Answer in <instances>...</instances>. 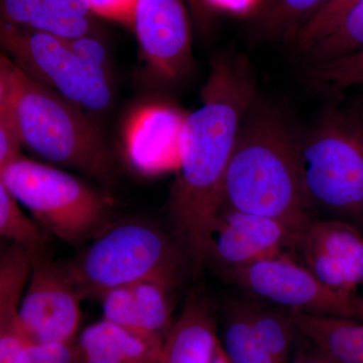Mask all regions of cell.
I'll return each mask as SVG.
<instances>
[{
	"label": "cell",
	"instance_id": "obj_1",
	"mask_svg": "<svg viewBox=\"0 0 363 363\" xmlns=\"http://www.w3.org/2000/svg\"><path fill=\"white\" fill-rule=\"evenodd\" d=\"M257 99V80L247 59L218 55L203 86L200 106L184 121L169 214L173 236L195 271L205 266L207 233L222 206L227 168Z\"/></svg>",
	"mask_w": 363,
	"mask_h": 363
},
{
	"label": "cell",
	"instance_id": "obj_2",
	"mask_svg": "<svg viewBox=\"0 0 363 363\" xmlns=\"http://www.w3.org/2000/svg\"><path fill=\"white\" fill-rule=\"evenodd\" d=\"M300 138L278 107L255 100L227 168L222 206L281 222L296 236L313 219L301 179Z\"/></svg>",
	"mask_w": 363,
	"mask_h": 363
},
{
	"label": "cell",
	"instance_id": "obj_3",
	"mask_svg": "<svg viewBox=\"0 0 363 363\" xmlns=\"http://www.w3.org/2000/svg\"><path fill=\"white\" fill-rule=\"evenodd\" d=\"M0 104L13 114L23 145L43 159L98 179H109L111 152L84 109L26 75L2 52Z\"/></svg>",
	"mask_w": 363,
	"mask_h": 363
},
{
	"label": "cell",
	"instance_id": "obj_4",
	"mask_svg": "<svg viewBox=\"0 0 363 363\" xmlns=\"http://www.w3.org/2000/svg\"><path fill=\"white\" fill-rule=\"evenodd\" d=\"M301 179L312 218L363 227V111L332 104L301 133Z\"/></svg>",
	"mask_w": 363,
	"mask_h": 363
},
{
	"label": "cell",
	"instance_id": "obj_5",
	"mask_svg": "<svg viewBox=\"0 0 363 363\" xmlns=\"http://www.w3.org/2000/svg\"><path fill=\"white\" fill-rule=\"evenodd\" d=\"M64 266L83 300H100L114 289L140 281L175 290L192 267L173 235L143 220L111 223Z\"/></svg>",
	"mask_w": 363,
	"mask_h": 363
},
{
	"label": "cell",
	"instance_id": "obj_6",
	"mask_svg": "<svg viewBox=\"0 0 363 363\" xmlns=\"http://www.w3.org/2000/svg\"><path fill=\"white\" fill-rule=\"evenodd\" d=\"M0 183L48 233L74 247L112 223L108 198L49 164L23 157L0 171Z\"/></svg>",
	"mask_w": 363,
	"mask_h": 363
},
{
	"label": "cell",
	"instance_id": "obj_7",
	"mask_svg": "<svg viewBox=\"0 0 363 363\" xmlns=\"http://www.w3.org/2000/svg\"><path fill=\"white\" fill-rule=\"evenodd\" d=\"M4 54L26 75L84 111H106L113 100L108 73L90 65L66 39L1 21Z\"/></svg>",
	"mask_w": 363,
	"mask_h": 363
},
{
	"label": "cell",
	"instance_id": "obj_8",
	"mask_svg": "<svg viewBox=\"0 0 363 363\" xmlns=\"http://www.w3.org/2000/svg\"><path fill=\"white\" fill-rule=\"evenodd\" d=\"M231 279L262 304L312 316L363 321V296L332 290L291 255L257 262Z\"/></svg>",
	"mask_w": 363,
	"mask_h": 363
},
{
	"label": "cell",
	"instance_id": "obj_9",
	"mask_svg": "<svg viewBox=\"0 0 363 363\" xmlns=\"http://www.w3.org/2000/svg\"><path fill=\"white\" fill-rule=\"evenodd\" d=\"M30 255L32 272L21 306L23 330L33 345L74 342L82 296L64 262H55L47 250Z\"/></svg>",
	"mask_w": 363,
	"mask_h": 363
},
{
	"label": "cell",
	"instance_id": "obj_10",
	"mask_svg": "<svg viewBox=\"0 0 363 363\" xmlns=\"http://www.w3.org/2000/svg\"><path fill=\"white\" fill-rule=\"evenodd\" d=\"M294 240L295 233L281 222L221 206L207 233L205 264L231 279L257 262L292 255Z\"/></svg>",
	"mask_w": 363,
	"mask_h": 363
},
{
	"label": "cell",
	"instance_id": "obj_11",
	"mask_svg": "<svg viewBox=\"0 0 363 363\" xmlns=\"http://www.w3.org/2000/svg\"><path fill=\"white\" fill-rule=\"evenodd\" d=\"M192 16L186 0H138L133 28L150 73L176 83L193 66Z\"/></svg>",
	"mask_w": 363,
	"mask_h": 363
},
{
	"label": "cell",
	"instance_id": "obj_12",
	"mask_svg": "<svg viewBox=\"0 0 363 363\" xmlns=\"http://www.w3.org/2000/svg\"><path fill=\"white\" fill-rule=\"evenodd\" d=\"M324 285L357 294L363 286V233L339 219L314 218L296 234L292 257Z\"/></svg>",
	"mask_w": 363,
	"mask_h": 363
},
{
	"label": "cell",
	"instance_id": "obj_13",
	"mask_svg": "<svg viewBox=\"0 0 363 363\" xmlns=\"http://www.w3.org/2000/svg\"><path fill=\"white\" fill-rule=\"evenodd\" d=\"M187 114L164 104L138 107L124 126V152L140 173L159 175L178 169L182 128Z\"/></svg>",
	"mask_w": 363,
	"mask_h": 363
},
{
	"label": "cell",
	"instance_id": "obj_14",
	"mask_svg": "<svg viewBox=\"0 0 363 363\" xmlns=\"http://www.w3.org/2000/svg\"><path fill=\"white\" fill-rule=\"evenodd\" d=\"M174 289L140 281L114 289L100 298L104 319L143 335L164 340L173 326Z\"/></svg>",
	"mask_w": 363,
	"mask_h": 363
},
{
	"label": "cell",
	"instance_id": "obj_15",
	"mask_svg": "<svg viewBox=\"0 0 363 363\" xmlns=\"http://www.w3.org/2000/svg\"><path fill=\"white\" fill-rule=\"evenodd\" d=\"M220 350L213 305L193 291L164 338L157 363H215Z\"/></svg>",
	"mask_w": 363,
	"mask_h": 363
},
{
	"label": "cell",
	"instance_id": "obj_16",
	"mask_svg": "<svg viewBox=\"0 0 363 363\" xmlns=\"http://www.w3.org/2000/svg\"><path fill=\"white\" fill-rule=\"evenodd\" d=\"M164 340L102 318L75 340L77 363H157Z\"/></svg>",
	"mask_w": 363,
	"mask_h": 363
},
{
	"label": "cell",
	"instance_id": "obj_17",
	"mask_svg": "<svg viewBox=\"0 0 363 363\" xmlns=\"http://www.w3.org/2000/svg\"><path fill=\"white\" fill-rule=\"evenodd\" d=\"M303 338L336 363H363V321L291 312Z\"/></svg>",
	"mask_w": 363,
	"mask_h": 363
},
{
	"label": "cell",
	"instance_id": "obj_18",
	"mask_svg": "<svg viewBox=\"0 0 363 363\" xmlns=\"http://www.w3.org/2000/svg\"><path fill=\"white\" fill-rule=\"evenodd\" d=\"M329 0H259L253 33L259 40L290 43Z\"/></svg>",
	"mask_w": 363,
	"mask_h": 363
},
{
	"label": "cell",
	"instance_id": "obj_19",
	"mask_svg": "<svg viewBox=\"0 0 363 363\" xmlns=\"http://www.w3.org/2000/svg\"><path fill=\"white\" fill-rule=\"evenodd\" d=\"M1 21L63 39L93 35L89 18L55 13L43 0H0Z\"/></svg>",
	"mask_w": 363,
	"mask_h": 363
},
{
	"label": "cell",
	"instance_id": "obj_20",
	"mask_svg": "<svg viewBox=\"0 0 363 363\" xmlns=\"http://www.w3.org/2000/svg\"><path fill=\"white\" fill-rule=\"evenodd\" d=\"M245 312L255 336L277 363H289L302 339L292 314L278 308L245 303Z\"/></svg>",
	"mask_w": 363,
	"mask_h": 363
},
{
	"label": "cell",
	"instance_id": "obj_21",
	"mask_svg": "<svg viewBox=\"0 0 363 363\" xmlns=\"http://www.w3.org/2000/svg\"><path fill=\"white\" fill-rule=\"evenodd\" d=\"M363 51V0L354 4L330 33L305 54L308 68L324 65Z\"/></svg>",
	"mask_w": 363,
	"mask_h": 363
},
{
	"label": "cell",
	"instance_id": "obj_22",
	"mask_svg": "<svg viewBox=\"0 0 363 363\" xmlns=\"http://www.w3.org/2000/svg\"><path fill=\"white\" fill-rule=\"evenodd\" d=\"M220 341L229 363H277L255 336L245 303L227 308Z\"/></svg>",
	"mask_w": 363,
	"mask_h": 363
},
{
	"label": "cell",
	"instance_id": "obj_23",
	"mask_svg": "<svg viewBox=\"0 0 363 363\" xmlns=\"http://www.w3.org/2000/svg\"><path fill=\"white\" fill-rule=\"evenodd\" d=\"M47 231L30 219L4 184L0 183V235L30 252L45 250Z\"/></svg>",
	"mask_w": 363,
	"mask_h": 363
},
{
	"label": "cell",
	"instance_id": "obj_24",
	"mask_svg": "<svg viewBox=\"0 0 363 363\" xmlns=\"http://www.w3.org/2000/svg\"><path fill=\"white\" fill-rule=\"evenodd\" d=\"M306 77L313 89L319 92L336 93L363 85V51L331 63L308 68Z\"/></svg>",
	"mask_w": 363,
	"mask_h": 363
},
{
	"label": "cell",
	"instance_id": "obj_25",
	"mask_svg": "<svg viewBox=\"0 0 363 363\" xmlns=\"http://www.w3.org/2000/svg\"><path fill=\"white\" fill-rule=\"evenodd\" d=\"M362 0H329L293 38L290 44L302 56L313 45L333 30L344 14Z\"/></svg>",
	"mask_w": 363,
	"mask_h": 363
},
{
	"label": "cell",
	"instance_id": "obj_26",
	"mask_svg": "<svg viewBox=\"0 0 363 363\" xmlns=\"http://www.w3.org/2000/svg\"><path fill=\"white\" fill-rule=\"evenodd\" d=\"M20 133L11 112L0 104V171L23 157Z\"/></svg>",
	"mask_w": 363,
	"mask_h": 363
},
{
	"label": "cell",
	"instance_id": "obj_27",
	"mask_svg": "<svg viewBox=\"0 0 363 363\" xmlns=\"http://www.w3.org/2000/svg\"><path fill=\"white\" fill-rule=\"evenodd\" d=\"M21 363H77L75 341L71 343L30 345Z\"/></svg>",
	"mask_w": 363,
	"mask_h": 363
},
{
	"label": "cell",
	"instance_id": "obj_28",
	"mask_svg": "<svg viewBox=\"0 0 363 363\" xmlns=\"http://www.w3.org/2000/svg\"><path fill=\"white\" fill-rule=\"evenodd\" d=\"M72 51L78 57L84 60L90 65L108 73V55L101 40L93 37V35H81L74 39H66Z\"/></svg>",
	"mask_w": 363,
	"mask_h": 363
},
{
	"label": "cell",
	"instance_id": "obj_29",
	"mask_svg": "<svg viewBox=\"0 0 363 363\" xmlns=\"http://www.w3.org/2000/svg\"><path fill=\"white\" fill-rule=\"evenodd\" d=\"M138 0H87L91 13L108 20L133 26Z\"/></svg>",
	"mask_w": 363,
	"mask_h": 363
},
{
	"label": "cell",
	"instance_id": "obj_30",
	"mask_svg": "<svg viewBox=\"0 0 363 363\" xmlns=\"http://www.w3.org/2000/svg\"><path fill=\"white\" fill-rule=\"evenodd\" d=\"M186 2L196 28L206 35L213 21V6L209 0H186Z\"/></svg>",
	"mask_w": 363,
	"mask_h": 363
},
{
	"label": "cell",
	"instance_id": "obj_31",
	"mask_svg": "<svg viewBox=\"0 0 363 363\" xmlns=\"http://www.w3.org/2000/svg\"><path fill=\"white\" fill-rule=\"evenodd\" d=\"M55 13L70 18H89L87 0H43Z\"/></svg>",
	"mask_w": 363,
	"mask_h": 363
},
{
	"label": "cell",
	"instance_id": "obj_32",
	"mask_svg": "<svg viewBox=\"0 0 363 363\" xmlns=\"http://www.w3.org/2000/svg\"><path fill=\"white\" fill-rule=\"evenodd\" d=\"M305 339V338H304ZM289 363H336L323 351L316 347L314 344L305 339V343L298 344L297 350L294 353L292 359Z\"/></svg>",
	"mask_w": 363,
	"mask_h": 363
},
{
	"label": "cell",
	"instance_id": "obj_33",
	"mask_svg": "<svg viewBox=\"0 0 363 363\" xmlns=\"http://www.w3.org/2000/svg\"><path fill=\"white\" fill-rule=\"evenodd\" d=\"M215 363H229L228 359H227L225 353H224L223 348L219 350L218 355H217L216 362Z\"/></svg>",
	"mask_w": 363,
	"mask_h": 363
}]
</instances>
